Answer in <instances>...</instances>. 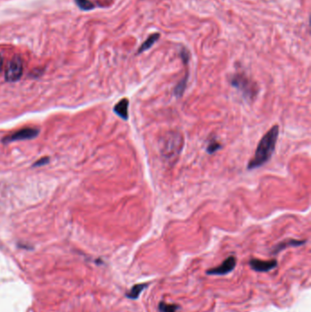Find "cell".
I'll use <instances>...</instances> for the list:
<instances>
[{
  "label": "cell",
  "mask_w": 311,
  "mask_h": 312,
  "mask_svg": "<svg viewBox=\"0 0 311 312\" xmlns=\"http://www.w3.org/2000/svg\"><path fill=\"white\" fill-rule=\"evenodd\" d=\"M280 128L274 125L272 128L264 134L257 144V150L252 159L249 161L248 169L254 170L263 166L272 157L279 138Z\"/></svg>",
  "instance_id": "cell-1"
},
{
  "label": "cell",
  "mask_w": 311,
  "mask_h": 312,
  "mask_svg": "<svg viewBox=\"0 0 311 312\" xmlns=\"http://www.w3.org/2000/svg\"><path fill=\"white\" fill-rule=\"evenodd\" d=\"M185 140L182 134L177 132L165 133L160 141V153L167 164H174L184 148Z\"/></svg>",
  "instance_id": "cell-2"
},
{
  "label": "cell",
  "mask_w": 311,
  "mask_h": 312,
  "mask_svg": "<svg viewBox=\"0 0 311 312\" xmlns=\"http://www.w3.org/2000/svg\"><path fill=\"white\" fill-rule=\"evenodd\" d=\"M230 83L241 93L243 97L248 101H254L258 94V87L245 75L235 74L230 79Z\"/></svg>",
  "instance_id": "cell-3"
},
{
  "label": "cell",
  "mask_w": 311,
  "mask_h": 312,
  "mask_svg": "<svg viewBox=\"0 0 311 312\" xmlns=\"http://www.w3.org/2000/svg\"><path fill=\"white\" fill-rule=\"evenodd\" d=\"M23 73V62L19 56H15L9 63L5 72V78L8 82H15L21 78Z\"/></svg>",
  "instance_id": "cell-4"
},
{
  "label": "cell",
  "mask_w": 311,
  "mask_h": 312,
  "mask_svg": "<svg viewBox=\"0 0 311 312\" xmlns=\"http://www.w3.org/2000/svg\"><path fill=\"white\" fill-rule=\"evenodd\" d=\"M39 130L35 127H26L23 129H20L16 133H12L10 135L6 136L2 141L4 143L13 142L17 140H31L36 138L39 135Z\"/></svg>",
  "instance_id": "cell-5"
},
{
  "label": "cell",
  "mask_w": 311,
  "mask_h": 312,
  "mask_svg": "<svg viewBox=\"0 0 311 312\" xmlns=\"http://www.w3.org/2000/svg\"><path fill=\"white\" fill-rule=\"evenodd\" d=\"M235 265H236V259L233 256H231V257L226 258V260L221 265L209 269L207 271V274H209V275H218V276L226 275V274L231 272L234 268Z\"/></svg>",
  "instance_id": "cell-6"
},
{
  "label": "cell",
  "mask_w": 311,
  "mask_h": 312,
  "mask_svg": "<svg viewBox=\"0 0 311 312\" xmlns=\"http://www.w3.org/2000/svg\"><path fill=\"white\" fill-rule=\"evenodd\" d=\"M250 266L257 272H267L272 270L277 266V261L275 259L273 260H259V259H251L249 262Z\"/></svg>",
  "instance_id": "cell-7"
},
{
  "label": "cell",
  "mask_w": 311,
  "mask_h": 312,
  "mask_svg": "<svg viewBox=\"0 0 311 312\" xmlns=\"http://www.w3.org/2000/svg\"><path fill=\"white\" fill-rule=\"evenodd\" d=\"M128 109H129V100L124 98L117 103L113 110L119 117L122 118L124 121H127L129 118Z\"/></svg>",
  "instance_id": "cell-8"
},
{
  "label": "cell",
  "mask_w": 311,
  "mask_h": 312,
  "mask_svg": "<svg viewBox=\"0 0 311 312\" xmlns=\"http://www.w3.org/2000/svg\"><path fill=\"white\" fill-rule=\"evenodd\" d=\"M305 242L306 241H303V240H296V239H291V238L290 239H287V240H285L283 242L278 244L275 247V249H274V252L278 253V252H280L281 250L287 249L288 247H298V246L303 245Z\"/></svg>",
  "instance_id": "cell-9"
},
{
  "label": "cell",
  "mask_w": 311,
  "mask_h": 312,
  "mask_svg": "<svg viewBox=\"0 0 311 312\" xmlns=\"http://www.w3.org/2000/svg\"><path fill=\"white\" fill-rule=\"evenodd\" d=\"M188 78H189V72L188 70H187V73L185 75V77L182 78L179 81V83L174 88L173 94L177 97V98H181L183 96V94H185L186 89L187 86V81H188Z\"/></svg>",
  "instance_id": "cell-10"
},
{
  "label": "cell",
  "mask_w": 311,
  "mask_h": 312,
  "mask_svg": "<svg viewBox=\"0 0 311 312\" xmlns=\"http://www.w3.org/2000/svg\"><path fill=\"white\" fill-rule=\"evenodd\" d=\"M159 36H160L159 34H154V35L150 36V37H149V38H148V39L143 42V44L140 46V48H139L138 53H141L142 51H145V50H147V49H149L150 47H152V46L156 43V40L159 39Z\"/></svg>",
  "instance_id": "cell-11"
},
{
  "label": "cell",
  "mask_w": 311,
  "mask_h": 312,
  "mask_svg": "<svg viewBox=\"0 0 311 312\" xmlns=\"http://www.w3.org/2000/svg\"><path fill=\"white\" fill-rule=\"evenodd\" d=\"M147 287V284H138V285H135L133 288H132L130 292L127 294V296L131 299H136L139 295L140 294V292L145 289Z\"/></svg>",
  "instance_id": "cell-12"
},
{
  "label": "cell",
  "mask_w": 311,
  "mask_h": 312,
  "mask_svg": "<svg viewBox=\"0 0 311 312\" xmlns=\"http://www.w3.org/2000/svg\"><path fill=\"white\" fill-rule=\"evenodd\" d=\"M222 147V145L218 142V140L213 139V140H209L208 145L206 147V152L209 155H214L216 152H218V150H220Z\"/></svg>",
  "instance_id": "cell-13"
},
{
  "label": "cell",
  "mask_w": 311,
  "mask_h": 312,
  "mask_svg": "<svg viewBox=\"0 0 311 312\" xmlns=\"http://www.w3.org/2000/svg\"><path fill=\"white\" fill-rule=\"evenodd\" d=\"M159 310L161 312H176L179 310L177 305L167 304L164 302H161L159 305Z\"/></svg>",
  "instance_id": "cell-14"
},
{
  "label": "cell",
  "mask_w": 311,
  "mask_h": 312,
  "mask_svg": "<svg viewBox=\"0 0 311 312\" xmlns=\"http://www.w3.org/2000/svg\"><path fill=\"white\" fill-rule=\"evenodd\" d=\"M75 1L78 7L83 10H91L94 8L93 4H92L88 0H75Z\"/></svg>",
  "instance_id": "cell-15"
},
{
  "label": "cell",
  "mask_w": 311,
  "mask_h": 312,
  "mask_svg": "<svg viewBox=\"0 0 311 312\" xmlns=\"http://www.w3.org/2000/svg\"><path fill=\"white\" fill-rule=\"evenodd\" d=\"M48 162H49V158H47V157H43V158H41L40 160L37 161L35 164H33V166H34V167H35V166H42V165L47 164Z\"/></svg>",
  "instance_id": "cell-16"
},
{
  "label": "cell",
  "mask_w": 311,
  "mask_h": 312,
  "mask_svg": "<svg viewBox=\"0 0 311 312\" xmlns=\"http://www.w3.org/2000/svg\"><path fill=\"white\" fill-rule=\"evenodd\" d=\"M2 69H3V57L0 54V73L2 71Z\"/></svg>",
  "instance_id": "cell-17"
}]
</instances>
